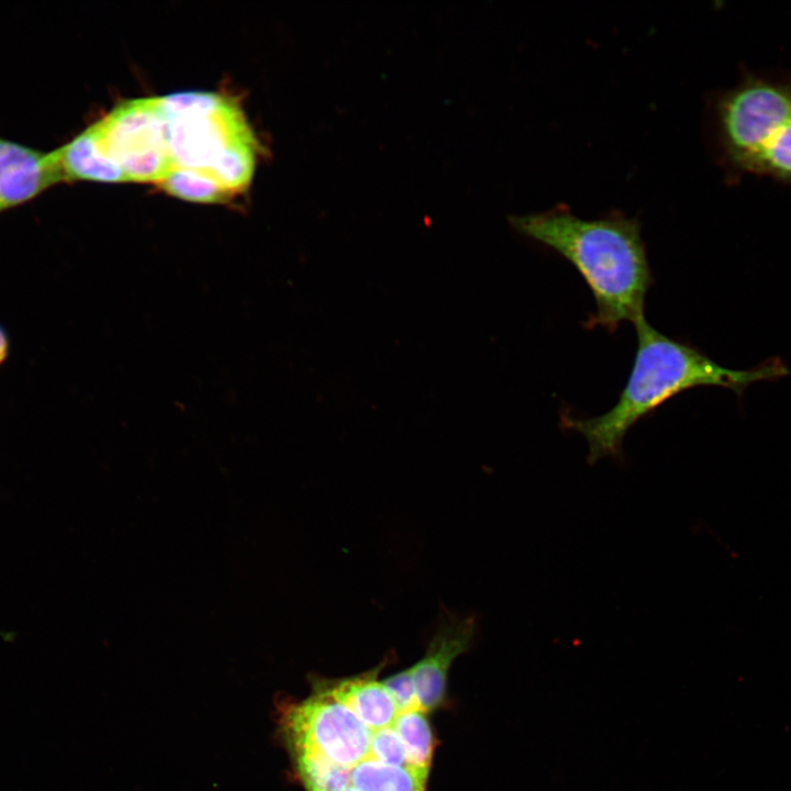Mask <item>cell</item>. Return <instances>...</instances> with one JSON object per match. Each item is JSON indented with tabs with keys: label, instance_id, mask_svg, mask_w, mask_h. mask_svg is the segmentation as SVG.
<instances>
[{
	"label": "cell",
	"instance_id": "cell-6",
	"mask_svg": "<svg viewBox=\"0 0 791 791\" xmlns=\"http://www.w3.org/2000/svg\"><path fill=\"white\" fill-rule=\"evenodd\" d=\"M63 183L53 151L44 152L0 136V214Z\"/></svg>",
	"mask_w": 791,
	"mask_h": 791
},
{
	"label": "cell",
	"instance_id": "cell-3",
	"mask_svg": "<svg viewBox=\"0 0 791 791\" xmlns=\"http://www.w3.org/2000/svg\"><path fill=\"white\" fill-rule=\"evenodd\" d=\"M706 125L729 180L757 176L791 187V75L748 73L714 92Z\"/></svg>",
	"mask_w": 791,
	"mask_h": 791
},
{
	"label": "cell",
	"instance_id": "cell-1",
	"mask_svg": "<svg viewBox=\"0 0 791 791\" xmlns=\"http://www.w3.org/2000/svg\"><path fill=\"white\" fill-rule=\"evenodd\" d=\"M509 222L524 237L564 257L582 277L595 302L586 327L613 333L622 322L645 316L654 278L637 219L620 211L583 219L560 203L543 212L511 215Z\"/></svg>",
	"mask_w": 791,
	"mask_h": 791
},
{
	"label": "cell",
	"instance_id": "cell-2",
	"mask_svg": "<svg viewBox=\"0 0 791 791\" xmlns=\"http://www.w3.org/2000/svg\"><path fill=\"white\" fill-rule=\"evenodd\" d=\"M634 325L635 358L615 404L605 413L588 419L561 414L562 427L578 432L587 441L590 465L604 457L622 459L627 432L683 391L714 386L743 397L751 383L777 380L789 374L779 358L747 370L728 369L695 346L664 335L649 325L645 316Z\"/></svg>",
	"mask_w": 791,
	"mask_h": 791
},
{
	"label": "cell",
	"instance_id": "cell-7",
	"mask_svg": "<svg viewBox=\"0 0 791 791\" xmlns=\"http://www.w3.org/2000/svg\"><path fill=\"white\" fill-rule=\"evenodd\" d=\"M382 683L394 698L397 704L400 708L421 709L410 668L406 670H402L387 679H383Z\"/></svg>",
	"mask_w": 791,
	"mask_h": 791
},
{
	"label": "cell",
	"instance_id": "cell-8",
	"mask_svg": "<svg viewBox=\"0 0 791 791\" xmlns=\"http://www.w3.org/2000/svg\"><path fill=\"white\" fill-rule=\"evenodd\" d=\"M11 352V339L5 327L0 324V367L8 360Z\"/></svg>",
	"mask_w": 791,
	"mask_h": 791
},
{
	"label": "cell",
	"instance_id": "cell-4",
	"mask_svg": "<svg viewBox=\"0 0 791 791\" xmlns=\"http://www.w3.org/2000/svg\"><path fill=\"white\" fill-rule=\"evenodd\" d=\"M161 102L170 175L202 176L231 198L244 192L259 148L236 101L213 92L186 91L161 97Z\"/></svg>",
	"mask_w": 791,
	"mask_h": 791
},
{
	"label": "cell",
	"instance_id": "cell-5",
	"mask_svg": "<svg viewBox=\"0 0 791 791\" xmlns=\"http://www.w3.org/2000/svg\"><path fill=\"white\" fill-rule=\"evenodd\" d=\"M477 619L445 611L428 642L423 657L410 667L421 709L428 712L442 701L448 670L457 657L467 651L475 639Z\"/></svg>",
	"mask_w": 791,
	"mask_h": 791
}]
</instances>
